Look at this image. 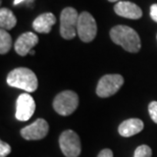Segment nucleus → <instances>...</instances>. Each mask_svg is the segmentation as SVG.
<instances>
[{
  "label": "nucleus",
  "instance_id": "obj_1",
  "mask_svg": "<svg viewBox=\"0 0 157 157\" xmlns=\"http://www.w3.org/2000/svg\"><path fill=\"white\" fill-rule=\"evenodd\" d=\"M110 38L113 43L121 46L125 51L131 53H137L141 49V39L138 33L128 26L113 27L110 30Z\"/></svg>",
  "mask_w": 157,
  "mask_h": 157
},
{
  "label": "nucleus",
  "instance_id": "obj_2",
  "mask_svg": "<svg viewBox=\"0 0 157 157\" xmlns=\"http://www.w3.org/2000/svg\"><path fill=\"white\" fill-rule=\"evenodd\" d=\"M6 82L10 87L26 92H35L38 88V78L33 71L27 67H17L8 74Z\"/></svg>",
  "mask_w": 157,
  "mask_h": 157
},
{
  "label": "nucleus",
  "instance_id": "obj_3",
  "mask_svg": "<svg viewBox=\"0 0 157 157\" xmlns=\"http://www.w3.org/2000/svg\"><path fill=\"white\" fill-rule=\"evenodd\" d=\"M78 106V96L71 90L63 91L56 95L53 100V108L58 114L67 117L76 111Z\"/></svg>",
  "mask_w": 157,
  "mask_h": 157
},
{
  "label": "nucleus",
  "instance_id": "obj_4",
  "mask_svg": "<svg viewBox=\"0 0 157 157\" xmlns=\"http://www.w3.org/2000/svg\"><path fill=\"white\" fill-rule=\"evenodd\" d=\"M78 11L73 7H65L60 13V35L65 40L74 39L77 35L78 21Z\"/></svg>",
  "mask_w": 157,
  "mask_h": 157
},
{
  "label": "nucleus",
  "instance_id": "obj_5",
  "mask_svg": "<svg viewBox=\"0 0 157 157\" xmlns=\"http://www.w3.org/2000/svg\"><path fill=\"white\" fill-rule=\"evenodd\" d=\"M77 33L80 39L85 43H89L95 39L97 35V25L92 14L87 11L81 12L78 15Z\"/></svg>",
  "mask_w": 157,
  "mask_h": 157
},
{
  "label": "nucleus",
  "instance_id": "obj_6",
  "mask_svg": "<svg viewBox=\"0 0 157 157\" xmlns=\"http://www.w3.org/2000/svg\"><path fill=\"white\" fill-rule=\"evenodd\" d=\"M122 85H124V78L121 75H105L99 80L96 93L101 98H107L117 93Z\"/></svg>",
  "mask_w": 157,
  "mask_h": 157
},
{
  "label": "nucleus",
  "instance_id": "obj_7",
  "mask_svg": "<svg viewBox=\"0 0 157 157\" xmlns=\"http://www.w3.org/2000/svg\"><path fill=\"white\" fill-rule=\"evenodd\" d=\"M59 146L65 157H78L81 154L80 137L71 130L62 132L59 137Z\"/></svg>",
  "mask_w": 157,
  "mask_h": 157
},
{
  "label": "nucleus",
  "instance_id": "obj_8",
  "mask_svg": "<svg viewBox=\"0 0 157 157\" xmlns=\"http://www.w3.org/2000/svg\"><path fill=\"white\" fill-rule=\"evenodd\" d=\"M36 109L35 100L29 93H23L17 97L15 117L17 121H27L33 117Z\"/></svg>",
  "mask_w": 157,
  "mask_h": 157
},
{
  "label": "nucleus",
  "instance_id": "obj_9",
  "mask_svg": "<svg viewBox=\"0 0 157 157\" xmlns=\"http://www.w3.org/2000/svg\"><path fill=\"white\" fill-rule=\"evenodd\" d=\"M49 132V124L45 119L38 118L33 124L21 130V135L26 140H41L47 136Z\"/></svg>",
  "mask_w": 157,
  "mask_h": 157
},
{
  "label": "nucleus",
  "instance_id": "obj_10",
  "mask_svg": "<svg viewBox=\"0 0 157 157\" xmlns=\"http://www.w3.org/2000/svg\"><path fill=\"white\" fill-rule=\"evenodd\" d=\"M39 42L38 36L35 33L27 32L18 37L14 43V50L18 55L26 56L29 54L34 46H36Z\"/></svg>",
  "mask_w": 157,
  "mask_h": 157
},
{
  "label": "nucleus",
  "instance_id": "obj_11",
  "mask_svg": "<svg viewBox=\"0 0 157 157\" xmlns=\"http://www.w3.org/2000/svg\"><path fill=\"white\" fill-rule=\"evenodd\" d=\"M115 13L119 17L131 18V20H139L143 15L142 9L137 4L130 1H119L114 5Z\"/></svg>",
  "mask_w": 157,
  "mask_h": 157
},
{
  "label": "nucleus",
  "instance_id": "obj_12",
  "mask_svg": "<svg viewBox=\"0 0 157 157\" xmlns=\"http://www.w3.org/2000/svg\"><path fill=\"white\" fill-rule=\"evenodd\" d=\"M56 23L55 15L51 12H45V13L40 14L39 17L35 18L33 21V29L37 33L41 34H48L51 31L52 27Z\"/></svg>",
  "mask_w": 157,
  "mask_h": 157
},
{
  "label": "nucleus",
  "instance_id": "obj_13",
  "mask_svg": "<svg viewBox=\"0 0 157 157\" xmlns=\"http://www.w3.org/2000/svg\"><path fill=\"white\" fill-rule=\"evenodd\" d=\"M144 128L143 121L139 118H128L122 121L118 127V133L122 137H132L139 134Z\"/></svg>",
  "mask_w": 157,
  "mask_h": 157
},
{
  "label": "nucleus",
  "instance_id": "obj_14",
  "mask_svg": "<svg viewBox=\"0 0 157 157\" xmlns=\"http://www.w3.org/2000/svg\"><path fill=\"white\" fill-rule=\"evenodd\" d=\"M17 25V17L13 12L8 8L2 7L0 9V27L3 30H11Z\"/></svg>",
  "mask_w": 157,
  "mask_h": 157
},
{
  "label": "nucleus",
  "instance_id": "obj_15",
  "mask_svg": "<svg viewBox=\"0 0 157 157\" xmlns=\"http://www.w3.org/2000/svg\"><path fill=\"white\" fill-rule=\"evenodd\" d=\"M12 41L10 35L6 32V30L1 29L0 31V53L6 54L11 48Z\"/></svg>",
  "mask_w": 157,
  "mask_h": 157
},
{
  "label": "nucleus",
  "instance_id": "obj_16",
  "mask_svg": "<svg viewBox=\"0 0 157 157\" xmlns=\"http://www.w3.org/2000/svg\"><path fill=\"white\" fill-rule=\"evenodd\" d=\"M152 156V150L149 146L147 145H141L137 147L135 150L134 157H151Z\"/></svg>",
  "mask_w": 157,
  "mask_h": 157
},
{
  "label": "nucleus",
  "instance_id": "obj_17",
  "mask_svg": "<svg viewBox=\"0 0 157 157\" xmlns=\"http://www.w3.org/2000/svg\"><path fill=\"white\" fill-rule=\"evenodd\" d=\"M148 111L151 119L157 124V101H152L148 106Z\"/></svg>",
  "mask_w": 157,
  "mask_h": 157
},
{
  "label": "nucleus",
  "instance_id": "obj_18",
  "mask_svg": "<svg viewBox=\"0 0 157 157\" xmlns=\"http://www.w3.org/2000/svg\"><path fill=\"white\" fill-rule=\"evenodd\" d=\"M11 152V147L4 141L0 142V157H6Z\"/></svg>",
  "mask_w": 157,
  "mask_h": 157
},
{
  "label": "nucleus",
  "instance_id": "obj_19",
  "mask_svg": "<svg viewBox=\"0 0 157 157\" xmlns=\"http://www.w3.org/2000/svg\"><path fill=\"white\" fill-rule=\"evenodd\" d=\"M150 17L155 23H157V3L152 4L150 7Z\"/></svg>",
  "mask_w": 157,
  "mask_h": 157
},
{
  "label": "nucleus",
  "instance_id": "obj_20",
  "mask_svg": "<svg viewBox=\"0 0 157 157\" xmlns=\"http://www.w3.org/2000/svg\"><path fill=\"white\" fill-rule=\"evenodd\" d=\"M97 157H113V153L110 149H103L100 151Z\"/></svg>",
  "mask_w": 157,
  "mask_h": 157
},
{
  "label": "nucleus",
  "instance_id": "obj_21",
  "mask_svg": "<svg viewBox=\"0 0 157 157\" xmlns=\"http://www.w3.org/2000/svg\"><path fill=\"white\" fill-rule=\"evenodd\" d=\"M25 1H28V0H14L13 5H18V4H21V3H23ZM31 1H33V0H31Z\"/></svg>",
  "mask_w": 157,
  "mask_h": 157
},
{
  "label": "nucleus",
  "instance_id": "obj_22",
  "mask_svg": "<svg viewBox=\"0 0 157 157\" xmlns=\"http://www.w3.org/2000/svg\"><path fill=\"white\" fill-rule=\"evenodd\" d=\"M109 2H119L121 0H108Z\"/></svg>",
  "mask_w": 157,
  "mask_h": 157
},
{
  "label": "nucleus",
  "instance_id": "obj_23",
  "mask_svg": "<svg viewBox=\"0 0 157 157\" xmlns=\"http://www.w3.org/2000/svg\"><path fill=\"white\" fill-rule=\"evenodd\" d=\"M30 54H31V55H34V54H35V51H34V50H31V51H30Z\"/></svg>",
  "mask_w": 157,
  "mask_h": 157
}]
</instances>
